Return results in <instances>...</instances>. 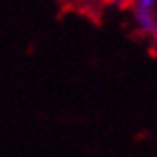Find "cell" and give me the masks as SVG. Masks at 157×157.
Returning a JSON list of instances; mask_svg holds the SVG:
<instances>
[{"instance_id":"6da1fadb","label":"cell","mask_w":157,"mask_h":157,"mask_svg":"<svg viewBox=\"0 0 157 157\" xmlns=\"http://www.w3.org/2000/svg\"><path fill=\"white\" fill-rule=\"evenodd\" d=\"M134 21L139 25V29L145 33H151L155 19H153V10H145V8H136L134 6Z\"/></svg>"},{"instance_id":"7a4b0ae2","label":"cell","mask_w":157,"mask_h":157,"mask_svg":"<svg viewBox=\"0 0 157 157\" xmlns=\"http://www.w3.org/2000/svg\"><path fill=\"white\" fill-rule=\"evenodd\" d=\"M157 0H136V8H145V10H153Z\"/></svg>"},{"instance_id":"3957f363","label":"cell","mask_w":157,"mask_h":157,"mask_svg":"<svg viewBox=\"0 0 157 157\" xmlns=\"http://www.w3.org/2000/svg\"><path fill=\"white\" fill-rule=\"evenodd\" d=\"M151 33H153V39H155V44H157V23L153 25V29H151Z\"/></svg>"}]
</instances>
